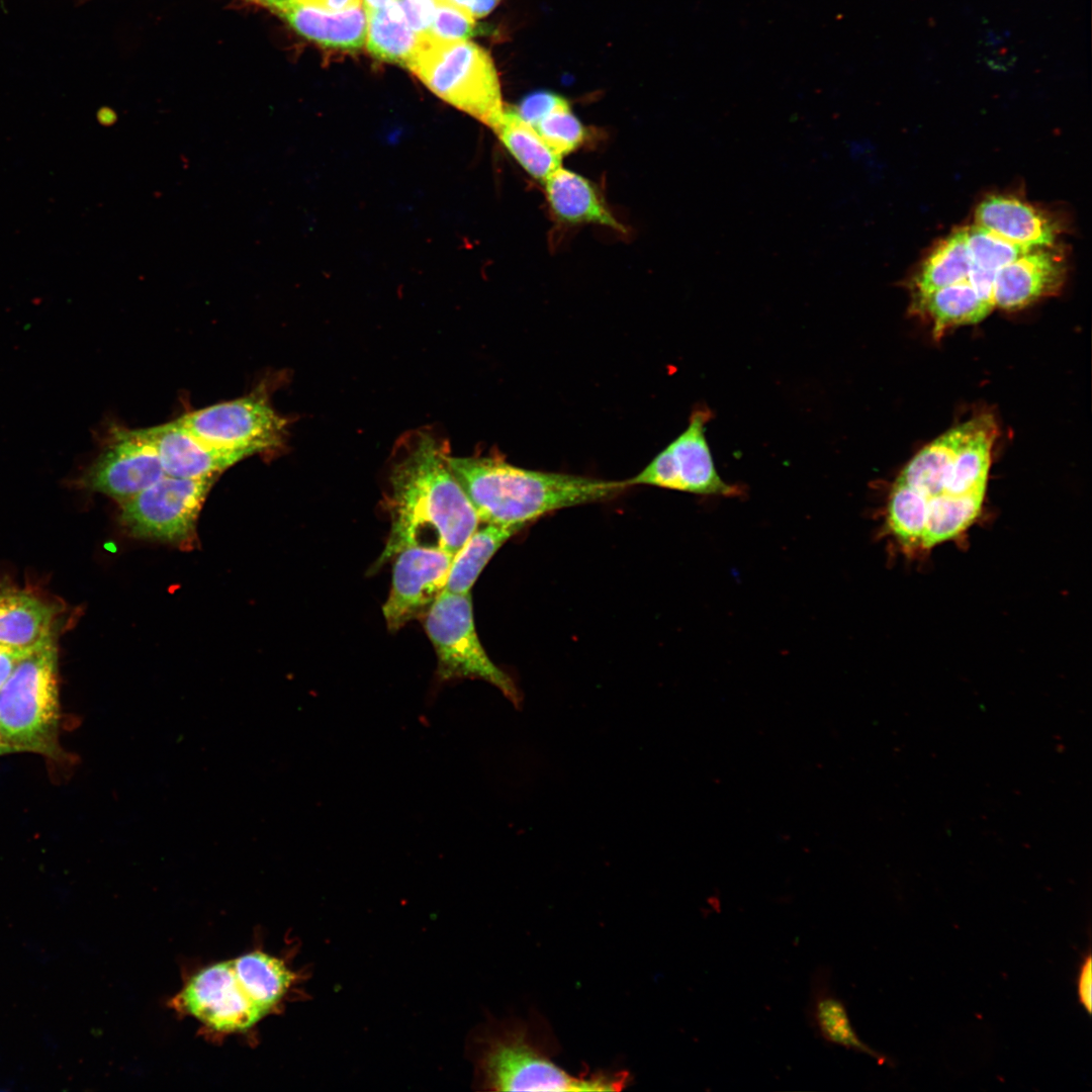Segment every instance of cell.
Returning a JSON list of instances; mask_svg holds the SVG:
<instances>
[{"instance_id":"36","label":"cell","mask_w":1092,"mask_h":1092,"mask_svg":"<svg viewBox=\"0 0 1092 1092\" xmlns=\"http://www.w3.org/2000/svg\"><path fill=\"white\" fill-rule=\"evenodd\" d=\"M301 2L329 11H341L362 5V0H300Z\"/></svg>"},{"instance_id":"21","label":"cell","mask_w":1092,"mask_h":1092,"mask_svg":"<svg viewBox=\"0 0 1092 1092\" xmlns=\"http://www.w3.org/2000/svg\"><path fill=\"white\" fill-rule=\"evenodd\" d=\"M232 964L244 992L264 1015L282 1001L296 980L282 961L260 950L243 954Z\"/></svg>"},{"instance_id":"7","label":"cell","mask_w":1092,"mask_h":1092,"mask_svg":"<svg viewBox=\"0 0 1092 1092\" xmlns=\"http://www.w3.org/2000/svg\"><path fill=\"white\" fill-rule=\"evenodd\" d=\"M424 628L436 652L439 684L481 679L520 704L513 678L489 658L478 638L470 593L444 589L424 616Z\"/></svg>"},{"instance_id":"29","label":"cell","mask_w":1092,"mask_h":1092,"mask_svg":"<svg viewBox=\"0 0 1092 1092\" xmlns=\"http://www.w3.org/2000/svg\"><path fill=\"white\" fill-rule=\"evenodd\" d=\"M475 32L474 18L446 0L437 1L435 17L428 35L441 41L468 39Z\"/></svg>"},{"instance_id":"2","label":"cell","mask_w":1092,"mask_h":1092,"mask_svg":"<svg viewBox=\"0 0 1092 1092\" xmlns=\"http://www.w3.org/2000/svg\"><path fill=\"white\" fill-rule=\"evenodd\" d=\"M988 418L949 430L916 454L899 474L890 492L886 526L906 552L927 551L952 540L979 517L984 500L954 497L949 482L957 453Z\"/></svg>"},{"instance_id":"9","label":"cell","mask_w":1092,"mask_h":1092,"mask_svg":"<svg viewBox=\"0 0 1092 1092\" xmlns=\"http://www.w3.org/2000/svg\"><path fill=\"white\" fill-rule=\"evenodd\" d=\"M711 418L707 406L697 407L686 430L638 474L626 479L627 486L650 485L711 496L740 495L742 489L726 482L715 466L706 437V425Z\"/></svg>"},{"instance_id":"24","label":"cell","mask_w":1092,"mask_h":1092,"mask_svg":"<svg viewBox=\"0 0 1092 1092\" xmlns=\"http://www.w3.org/2000/svg\"><path fill=\"white\" fill-rule=\"evenodd\" d=\"M525 526L486 524L481 529L477 528L454 554L445 589L455 594H469L490 558Z\"/></svg>"},{"instance_id":"27","label":"cell","mask_w":1092,"mask_h":1092,"mask_svg":"<svg viewBox=\"0 0 1092 1092\" xmlns=\"http://www.w3.org/2000/svg\"><path fill=\"white\" fill-rule=\"evenodd\" d=\"M533 127L545 143L561 157L578 150L588 138V129L572 112L564 98L537 121Z\"/></svg>"},{"instance_id":"23","label":"cell","mask_w":1092,"mask_h":1092,"mask_svg":"<svg viewBox=\"0 0 1092 1092\" xmlns=\"http://www.w3.org/2000/svg\"><path fill=\"white\" fill-rule=\"evenodd\" d=\"M494 132L512 157L532 178L544 182L551 173L561 167L562 157L545 143L515 108H505Z\"/></svg>"},{"instance_id":"38","label":"cell","mask_w":1092,"mask_h":1092,"mask_svg":"<svg viewBox=\"0 0 1092 1092\" xmlns=\"http://www.w3.org/2000/svg\"><path fill=\"white\" fill-rule=\"evenodd\" d=\"M10 751H11V749L7 745V743L5 742V740H4L3 736H2V733H1V729H0V753L10 752Z\"/></svg>"},{"instance_id":"12","label":"cell","mask_w":1092,"mask_h":1092,"mask_svg":"<svg viewBox=\"0 0 1092 1092\" xmlns=\"http://www.w3.org/2000/svg\"><path fill=\"white\" fill-rule=\"evenodd\" d=\"M453 556L426 546L407 547L394 556L391 587L382 607L389 631L426 615L445 589Z\"/></svg>"},{"instance_id":"22","label":"cell","mask_w":1092,"mask_h":1092,"mask_svg":"<svg viewBox=\"0 0 1092 1092\" xmlns=\"http://www.w3.org/2000/svg\"><path fill=\"white\" fill-rule=\"evenodd\" d=\"M366 11L368 51L377 59L407 68L419 51L422 35L408 26L398 1Z\"/></svg>"},{"instance_id":"34","label":"cell","mask_w":1092,"mask_h":1092,"mask_svg":"<svg viewBox=\"0 0 1092 1092\" xmlns=\"http://www.w3.org/2000/svg\"><path fill=\"white\" fill-rule=\"evenodd\" d=\"M449 3L462 9L473 18L482 17L488 14L499 2V0H446Z\"/></svg>"},{"instance_id":"28","label":"cell","mask_w":1092,"mask_h":1092,"mask_svg":"<svg viewBox=\"0 0 1092 1092\" xmlns=\"http://www.w3.org/2000/svg\"><path fill=\"white\" fill-rule=\"evenodd\" d=\"M965 231L972 265L985 270L996 272L1029 250L978 224L965 228Z\"/></svg>"},{"instance_id":"15","label":"cell","mask_w":1092,"mask_h":1092,"mask_svg":"<svg viewBox=\"0 0 1092 1092\" xmlns=\"http://www.w3.org/2000/svg\"><path fill=\"white\" fill-rule=\"evenodd\" d=\"M156 449L165 475L200 479L218 474L249 457L247 453L212 447L185 428L179 420L141 429Z\"/></svg>"},{"instance_id":"5","label":"cell","mask_w":1092,"mask_h":1092,"mask_svg":"<svg viewBox=\"0 0 1092 1092\" xmlns=\"http://www.w3.org/2000/svg\"><path fill=\"white\" fill-rule=\"evenodd\" d=\"M478 1070L484 1087L494 1091H614L627 1083L623 1072L567 1073L521 1023L504 1027L486 1041Z\"/></svg>"},{"instance_id":"16","label":"cell","mask_w":1092,"mask_h":1092,"mask_svg":"<svg viewBox=\"0 0 1092 1092\" xmlns=\"http://www.w3.org/2000/svg\"><path fill=\"white\" fill-rule=\"evenodd\" d=\"M286 20L299 34L322 46L347 51L363 47L368 16L363 5L329 11L300 0H259Z\"/></svg>"},{"instance_id":"18","label":"cell","mask_w":1092,"mask_h":1092,"mask_svg":"<svg viewBox=\"0 0 1092 1092\" xmlns=\"http://www.w3.org/2000/svg\"><path fill=\"white\" fill-rule=\"evenodd\" d=\"M58 608L25 590L0 594V647L26 654L55 639Z\"/></svg>"},{"instance_id":"4","label":"cell","mask_w":1092,"mask_h":1092,"mask_svg":"<svg viewBox=\"0 0 1092 1092\" xmlns=\"http://www.w3.org/2000/svg\"><path fill=\"white\" fill-rule=\"evenodd\" d=\"M407 69L437 96L496 130L505 110L502 90L493 62L481 47L468 39L422 35Z\"/></svg>"},{"instance_id":"17","label":"cell","mask_w":1092,"mask_h":1092,"mask_svg":"<svg viewBox=\"0 0 1092 1092\" xmlns=\"http://www.w3.org/2000/svg\"><path fill=\"white\" fill-rule=\"evenodd\" d=\"M975 224L1024 248L1055 244L1058 222L1048 213L1010 195H991L977 207Z\"/></svg>"},{"instance_id":"19","label":"cell","mask_w":1092,"mask_h":1092,"mask_svg":"<svg viewBox=\"0 0 1092 1092\" xmlns=\"http://www.w3.org/2000/svg\"><path fill=\"white\" fill-rule=\"evenodd\" d=\"M552 214L567 224L596 223L625 233L597 185L582 175L559 167L544 180Z\"/></svg>"},{"instance_id":"10","label":"cell","mask_w":1092,"mask_h":1092,"mask_svg":"<svg viewBox=\"0 0 1092 1092\" xmlns=\"http://www.w3.org/2000/svg\"><path fill=\"white\" fill-rule=\"evenodd\" d=\"M216 477L165 475L121 504V523L136 538L184 543L194 534L199 511Z\"/></svg>"},{"instance_id":"1","label":"cell","mask_w":1092,"mask_h":1092,"mask_svg":"<svg viewBox=\"0 0 1092 1092\" xmlns=\"http://www.w3.org/2000/svg\"><path fill=\"white\" fill-rule=\"evenodd\" d=\"M448 455L447 445L427 432L402 443L389 473L390 530L371 569L407 547H435L454 555L476 531L479 517L452 473Z\"/></svg>"},{"instance_id":"20","label":"cell","mask_w":1092,"mask_h":1092,"mask_svg":"<svg viewBox=\"0 0 1092 1092\" xmlns=\"http://www.w3.org/2000/svg\"><path fill=\"white\" fill-rule=\"evenodd\" d=\"M811 986L808 1018L818 1035L833 1045L883 1061L855 1032L844 1002L831 987L829 972L824 968L816 971Z\"/></svg>"},{"instance_id":"8","label":"cell","mask_w":1092,"mask_h":1092,"mask_svg":"<svg viewBox=\"0 0 1092 1092\" xmlns=\"http://www.w3.org/2000/svg\"><path fill=\"white\" fill-rule=\"evenodd\" d=\"M178 420L204 443L249 456L282 447L287 433V421L273 408L265 387Z\"/></svg>"},{"instance_id":"30","label":"cell","mask_w":1092,"mask_h":1092,"mask_svg":"<svg viewBox=\"0 0 1092 1092\" xmlns=\"http://www.w3.org/2000/svg\"><path fill=\"white\" fill-rule=\"evenodd\" d=\"M408 26L420 35L429 32L433 23L437 0H397Z\"/></svg>"},{"instance_id":"14","label":"cell","mask_w":1092,"mask_h":1092,"mask_svg":"<svg viewBox=\"0 0 1092 1092\" xmlns=\"http://www.w3.org/2000/svg\"><path fill=\"white\" fill-rule=\"evenodd\" d=\"M1066 264L1054 245L1032 248L998 269L992 300L994 307L1018 309L1054 295L1064 284Z\"/></svg>"},{"instance_id":"31","label":"cell","mask_w":1092,"mask_h":1092,"mask_svg":"<svg viewBox=\"0 0 1092 1092\" xmlns=\"http://www.w3.org/2000/svg\"><path fill=\"white\" fill-rule=\"evenodd\" d=\"M562 99L563 97L553 92L536 91L524 97L515 110L533 126Z\"/></svg>"},{"instance_id":"3","label":"cell","mask_w":1092,"mask_h":1092,"mask_svg":"<svg viewBox=\"0 0 1092 1092\" xmlns=\"http://www.w3.org/2000/svg\"><path fill=\"white\" fill-rule=\"evenodd\" d=\"M448 464L485 524L526 525L557 510L612 498L628 487L625 480L522 468L495 454L448 455Z\"/></svg>"},{"instance_id":"33","label":"cell","mask_w":1092,"mask_h":1092,"mask_svg":"<svg viewBox=\"0 0 1092 1092\" xmlns=\"http://www.w3.org/2000/svg\"><path fill=\"white\" fill-rule=\"evenodd\" d=\"M1091 956L1090 953L1085 958L1080 969V973L1077 981V992L1079 1000L1082 1003L1084 1009L1088 1014H1091L1092 1009V971H1091Z\"/></svg>"},{"instance_id":"32","label":"cell","mask_w":1092,"mask_h":1092,"mask_svg":"<svg viewBox=\"0 0 1092 1092\" xmlns=\"http://www.w3.org/2000/svg\"><path fill=\"white\" fill-rule=\"evenodd\" d=\"M995 274V271L985 270L975 265H971L968 277L966 278L977 294L993 306L992 293Z\"/></svg>"},{"instance_id":"13","label":"cell","mask_w":1092,"mask_h":1092,"mask_svg":"<svg viewBox=\"0 0 1092 1092\" xmlns=\"http://www.w3.org/2000/svg\"><path fill=\"white\" fill-rule=\"evenodd\" d=\"M175 1005L221 1032L246 1030L264 1016L244 992L232 962L217 963L197 972L176 997Z\"/></svg>"},{"instance_id":"37","label":"cell","mask_w":1092,"mask_h":1092,"mask_svg":"<svg viewBox=\"0 0 1092 1092\" xmlns=\"http://www.w3.org/2000/svg\"><path fill=\"white\" fill-rule=\"evenodd\" d=\"M366 10H376L386 6L391 0H363Z\"/></svg>"},{"instance_id":"6","label":"cell","mask_w":1092,"mask_h":1092,"mask_svg":"<svg viewBox=\"0 0 1092 1092\" xmlns=\"http://www.w3.org/2000/svg\"><path fill=\"white\" fill-rule=\"evenodd\" d=\"M57 659L54 639L27 652L0 688V729L11 751H56Z\"/></svg>"},{"instance_id":"25","label":"cell","mask_w":1092,"mask_h":1092,"mask_svg":"<svg viewBox=\"0 0 1092 1092\" xmlns=\"http://www.w3.org/2000/svg\"><path fill=\"white\" fill-rule=\"evenodd\" d=\"M915 299L916 306L931 318L936 337L949 327L982 321L994 307L977 294L967 279L915 294Z\"/></svg>"},{"instance_id":"11","label":"cell","mask_w":1092,"mask_h":1092,"mask_svg":"<svg viewBox=\"0 0 1092 1092\" xmlns=\"http://www.w3.org/2000/svg\"><path fill=\"white\" fill-rule=\"evenodd\" d=\"M164 476L156 449L141 429L113 428L82 484L123 504Z\"/></svg>"},{"instance_id":"35","label":"cell","mask_w":1092,"mask_h":1092,"mask_svg":"<svg viewBox=\"0 0 1092 1092\" xmlns=\"http://www.w3.org/2000/svg\"><path fill=\"white\" fill-rule=\"evenodd\" d=\"M25 654H21L3 647H0V688L7 680L12 673L13 669L17 665L18 661Z\"/></svg>"},{"instance_id":"39","label":"cell","mask_w":1092,"mask_h":1092,"mask_svg":"<svg viewBox=\"0 0 1092 1092\" xmlns=\"http://www.w3.org/2000/svg\"><path fill=\"white\" fill-rule=\"evenodd\" d=\"M437 1H440V0H437Z\"/></svg>"},{"instance_id":"26","label":"cell","mask_w":1092,"mask_h":1092,"mask_svg":"<svg viewBox=\"0 0 1092 1092\" xmlns=\"http://www.w3.org/2000/svg\"><path fill=\"white\" fill-rule=\"evenodd\" d=\"M971 265L965 228L958 229L940 240L917 269L912 279L915 294L965 280Z\"/></svg>"}]
</instances>
